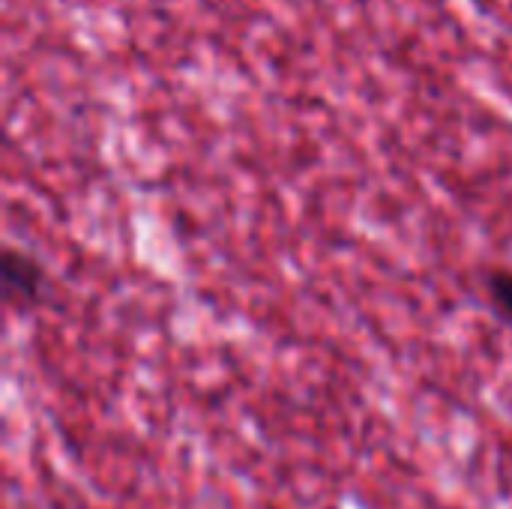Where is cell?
<instances>
[{"label": "cell", "mask_w": 512, "mask_h": 509, "mask_svg": "<svg viewBox=\"0 0 512 509\" xmlns=\"http://www.w3.org/2000/svg\"><path fill=\"white\" fill-rule=\"evenodd\" d=\"M45 288V270L36 258H30L27 252L18 249H6L3 252V300L9 306H33L39 303Z\"/></svg>", "instance_id": "obj_1"}, {"label": "cell", "mask_w": 512, "mask_h": 509, "mask_svg": "<svg viewBox=\"0 0 512 509\" xmlns=\"http://www.w3.org/2000/svg\"><path fill=\"white\" fill-rule=\"evenodd\" d=\"M486 297L501 321L512 324V270L510 267H492L483 276Z\"/></svg>", "instance_id": "obj_2"}]
</instances>
